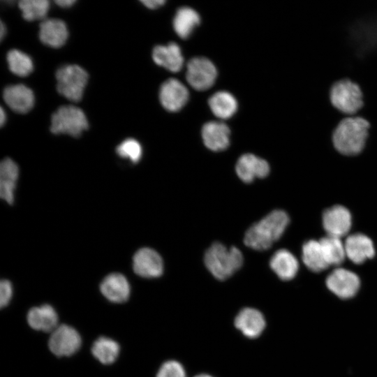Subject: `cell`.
<instances>
[{
    "mask_svg": "<svg viewBox=\"0 0 377 377\" xmlns=\"http://www.w3.org/2000/svg\"><path fill=\"white\" fill-rule=\"evenodd\" d=\"M369 128V122L362 117H345L332 133L334 148L344 156H352L360 154L367 145Z\"/></svg>",
    "mask_w": 377,
    "mask_h": 377,
    "instance_id": "obj_1",
    "label": "cell"
},
{
    "mask_svg": "<svg viewBox=\"0 0 377 377\" xmlns=\"http://www.w3.org/2000/svg\"><path fill=\"white\" fill-rule=\"evenodd\" d=\"M288 223L286 212L274 210L247 230L244 242L254 250H267L281 237Z\"/></svg>",
    "mask_w": 377,
    "mask_h": 377,
    "instance_id": "obj_2",
    "label": "cell"
},
{
    "mask_svg": "<svg viewBox=\"0 0 377 377\" xmlns=\"http://www.w3.org/2000/svg\"><path fill=\"white\" fill-rule=\"evenodd\" d=\"M205 264L210 273L219 280H226L242 267L244 258L235 246L227 248L214 242L205 252Z\"/></svg>",
    "mask_w": 377,
    "mask_h": 377,
    "instance_id": "obj_3",
    "label": "cell"
},
{
    "mask_svg": "<svg viewBox=\"0 0 377 377\" xmlns=\"http://www.w3.org/2000/svg\"><path fill=\"white\" fill-rule=\"evenodd\" d=\"M332 106L345 116H355L364 105V96L360 87L348 79H340L330 89Z\"/></svg>",
    "mask_w": 377,
    "mask_h": 377,
    "instance_id": "obj_4",
    "label": "cell"
},
{
    "mask_svg": "<svg viewBox=\"0 0 377 377\" xmlns=\"http://www.w3.org/2000/svg\"><path fill=\"white\" fill-rule=\"evenodd\" d=\"M88 128L84 112L74 105L59 107L52 115L50 131L54 134H67L79 137Z\"/></svg>",
    "mask_w": 377,
    "mask_h": 377,
    "instance_id": "obj_5",
    "label": "cell"
},
{
    "mask_svg": "<svg viewBox=\"0 0 377 377\" xmlns=\"http://www.w3.org/2000/svg\"><path fill=\"white\" fill-rule=\"evenodd\" d=\"M56 79L61 96L73 102L80 101L88 80L85 70L75 64L64 65L57 71Z\"/></svg>",
    "mask_w": 377,
    "mask_h": 377,
    "instance_id": "obj_6",
    "label": "cell"
},
{
    "mask_svg": "<svg viewBox=\"0 0 377 377\" xmlns=\"http://www.w3.org/2000/svg\"><path fill=\"white\" fill-rule=\"evenodd\" d=\"M217 77L214 64L206 57H196L186 65V79L195 89L204 91L210 88Z\"/></svg>",
    "mask_w": 377,
    "mask_h": 377,
    "instance_id": "obj_7",
    "label": "cell"
},
{
    "mask_svg": "<svg viewBox=\"0 0 377 377\" xmlns=\"http://www.w3.org/2000/svg\"><path fill=\"white\" fill-rule=\"evenodd\" d=\"M81 342V337L74 328L61 325L51 332L48 346L57 356H69L78 350Z\"/></svg>",
    "mask_w": 377,
    "mask_h": 377,
    "instance_id": "obj_8",
    "label": "cell"
},
{
    "mask_svg": "<svg viewBox=\"0 0 377 377\" xmlns=\"http://www.w3.org/2000/svg\"><path fill=\"white\" fill-rule=\"evenodd\" d=\"M326 286L339 298L349 299L357 293L360 281L354 272L344 268H337L327 277Z\"/></svg>",
    "mask_w": 377,
    "mask_h": 377,
    "instance_id": "obj_9",
    "label": "cell"
},
{
    "mask_svg": "<svg viewBox=\"0 0 377 377\" xmlns=\"http://www.w3.org/2000/svg\"><path fill=\"white\" fill-rule=\"evenodd\" d=\"M133 271L144 278H156L163 274V263L161 256L154 249L142 248L133 258Z\"/></svg>",
    "mask_w": 377,
    "mask_h": 377,
    "instance_id": "obj_10",
    "label": "cell"
},
{
    "mask_svg": "<svg viewBox=\"0 0 377 377\" xmlns=\"http://www.w3.org/2000/svg\"><path fill=\"white\" fill-rule=\"evenodd\" d=\"M189 93L186 86L175 78L165 80L161 86L159 99L167 110L177 112L182 109L188 100Z\"/></svg>",
    "mask_w": 377,
    "mask_h": 377,
    "instance_id": "obj_11",
    "label": "cell"
},
{
    "mask_svg": "<svg viewBox=\"0 0 377 377\" xmlns=\"http://www.w3.org/2000/svg\"><path fill=\"white\" fill-rule=\"evenodd\" d=\"M351 224V214L343 206H333L323 213V225L327 235L341 238L349 232Z\"/></svg>",
    "mask_w": 377,
    "mask_h": 377,
    "instance_id": "obj_12",
    "label": "cell"
},
{
    "mask_svg": "<svg viewBox=\"0 0 377 377\" xmlns=\"http://www.w3.org/2000/svg\"><path fill=\"white\" fill-rule=\"evenodd\" d=\"M236 172L244 183H251L256 178H264L269 172L268 163L252 154L241 156L236 164Z\"/></svg>",
    "mask_w": 377,
    "mask_h": 377,
    "instance_id": "obj_13",
    "label": "cell"
},
{
    "mask_svg": "<svg viewBox=\"0 0 377 377\" xmlns=\"http://www.w3.org/2000/svg\"><path fill=\"white\" fill-rule=\"evenodd\" d=\"M3 98L12 110L21 114L28 112L34 103L33 91L22 84L7 86L3 89Z\"/></svg>",
    "mask_w": 377,
    "mask_h": 377,
    "instance_id": "obj_14",
    "label": "cell"
},
{
    "mask_svg": "<svg viewBox=\"0 0 377 377\" xmlns=\"http://www.w3.org/2000/svg\"><path fill=\"white\" fill-rule=\"evenodd\" d=\"M265 324L262 313L250 307L242 309L235 319V327L250 339L259 337L263 332Z\"/></svg>",
    "mask_w": 377,
    "mask_h": 377,
    "instance_id": "obj_15",
    "label": "cell"
},
{
    "mask_svg": "<svg viewBox=\"0 0 377 377\" xmlns=\"http://www.w3.org/2000/svg\"><path fill=\"white\" fill-rule=\"evenodd\" d=\"M230 128L220 121H209L202 128V138L205 145L212 151L225 150L230 145Z\"/></svg>",
    "mask_w": 377,
    "mask_h": 377,
    "instance_id": "obj_16",
    "label": "cell"
},
{
    "mask_svg": "<svg viewBox=\"0 0 377 377\" xmlns=\"http://www.w3.org/2000/svg\"><path fill=\"white\" fill-rule=\"evenodd\" d=\"M346 256L354 263L361 264L375 255L374 244L365 235L348 236L344 244Z\"/></svg>",
    "mask_w": 377,
    "mask_h": 377,
    "instance_id": "obj_17",
    "label": "cell"
},
{
    "mask_svg": "<svg viewBox=\"0 0 377 377\" xmlns=\"http://www.w3.org/2000/svg\"><path fill=\"white\" fill-rule=\"evenodd\" d=\"M100 289L108 300L115 303L126 302L130 295V285L126 278L119 273H112L102 281Z\"/></svg>",
    "mask_w": 377,
    "mask_h": 377,
    "instance_id": "obj_18",
    "label": "cell"
},
{
    "mask_svg": "<svg viewBox=\"0 0 377 377\" xmlns=\"http://www.w3.org/2000/svg\"><path fill=\"white\" fill-rule=\"evenodd\" d=\"M154 62L172 72L179 71L184 65V57L179 46L174 43L166 45H156L153 49Z\"/></svg>",
    "mask_w": 377,
    "mask_h": 377,
    "instance_id": "obj_19",
    "label": "cell"
},
{
    "mask_svg": "<svg viewBox=\"0 0 377 377\" xmlns=\"http://www.w3.org/2000/svg\"><path fill=\"white\" fill-rule=\"evenodd\" d=\"M68 29L61 20L51 18L43 20L40 24V41L52 47H59L66 41Z\"/></svg>",
    "mask_w": 377,
    "mask_h": 377,
    "instance_id": "obj_20",
    "label": "cell"
},
{
    "mask_svg": "<svg viewBox=\"0 0 377 377\" xmlns=\"http://www.w3.org/2000/svg\"><path fill=\"white\" fill-rule=\"evenodd\" d=\"M27 322L34 330L52 332L58 327V316L52 306L43 304L29 311Z\"/></svg>",
    "mask_w": 377,
    "mask_h": 377,
    "instance_id": "obj_21",
    "label": "cell"
},
{
    "mask_svg": "<svg viewBox=\"0 0 377 377\" xmlns=\"http://www.w3.org/2000/svg\"><path fill=\"white\" fill-rule=\"evenodd\" d=\"M19 175L17 165L10 158H4L0 164V196L9 205L14 202V192Z\"/></svg>",
    "mask_w": 377,
    "mask_h": 377,
    "instance_id": "obj_22",
    "label": "cell"
},
{
    "mask_svg": "<svg viewBox=\"0 0 377 377\" xmlns=\"http://www.w3.org/2000/svg\"><path fill=\"white\" fill-rule=\"evenodd\" d=\"M269 265L274 273L283 281L293 279L299 268L296 258L286 249L276 251L272 256Z\"/></svg>",
    "mask_w": 377,
    "mask_h": 377,
    "instance_id": "obj_23",
    "label": "cell"
},
{
    "mask_svg": "<svg viewBox=\"0 0 377 377\" xmlns=\"http://www.w3.org/2000/svg\"><path fill=\"white\" fill-rule=\"evenodd\" d=\"M198 13L187 6L179 8L173 19V27L176 34L182 38H187L193 29L200 24Z\"/></svg>",
    "mask_w": 377,
    "mask_h": 377,
    "instance_id": "obj_24",
    "label": "cell"
},
{
    "mask_svg": "<svg viewBox=\"0 0 377 377\" xmlns=\"http://www.w3.org/2000/svg\"><path fill=\"white\" fill-rule=\"evenodd\" d=\"M212 112L221 119H228L237 111V102L229 92L220 91L214 94L208 101Z\"/></svg>",
    "mask_w": 377,
    "mask_h": 377,
    "instance_id": "obj_25",
    "label": "cell"
},
{
    "mask_svg": "<svg viewBox=\"0 0 377 377\" xmlns=\"http://www.w3.org/2000/svg\"><path fill=\"white\" fill-rule=\"evenodd\" d=\"M302 260L304 265L315 272H321L329 267L320 241L311 239L304 244Z\"/></svg>",
    "mask_w": 377,
    "mask_h": 377,
    "instance_id": "obj_26",
    "label": "cell"
},
{
    "mask_svg": "<svg viewBox=\"0 0 377 377\" xmlns=\"http://www.w3.org/2000/svg\"><path fill=\"white\" fill-rule=\"evenodd\" d=\"M93 355L102 364L113 363L118 357L119 346L112 339L101 337L96 339L91 348Z\"/></svg>",
    "mask_w": 377,
    "mask_h": 377,
    "instance_id": "obj_27",
    "label": "cell"
},
{
    "mask_svg": "<svg viewBox=\"0 0 377 377\" xmlns=\"http://www.w3.org/2000/svg\"><path fill=\"white\" fill-rule=\"evenodd\" d=\"M319 241L329 266L342 263L346 254L345 246L340 238L327 235Z\"/></svg>",
    "mask_w": 377,
    "mask_h": 377,
    "instance_id": "obj_28",
    "label": "cell"
},
{
    "mask_svg": "<svg viewBox=\"0 0 377 377\" xmlns=\"http://www.w3.org/2000/svg\"><path fill=\"white\" fill-rule=\"evenodd\" d=\"M6 59L10 71L16 75L24 77L33 71L31 59L19 50L13 49L8 51Z\"/></svg>",
    "mask_w": 377,
    "mask_h": 377,
    "instance_id": "obj_29",
    "label": "cell"
},
{
    "mask_svg": "<svg viewBox=\"0 0 377 377\" xmlns=\"http://www.w3.org/2000/svg\"><path fill=\"white\" fill-rule=\"evenodd\" d=\"M22 17L27 21L40 20L45 17L50 6L47 0H21L18 3Z\"/></svg>",
    "mask_w": 377,
    "mask_h": 377,
    "instance_id": "obj_30",
    "label": "cell"
},
{
    "mask_svg": "<svg viewBox=\"0 0 377 377\" xmlns=\"http://www.w3.org/2000/svg\"><path fill=\"white\" fill-rule=\"evenodd\" d=\"M116 152L120 157L128 158L132 163H136L142 157V149L138 141L128 138L117 147Z\"/></svg>",
    "mask_w": 377,
    "mask_h": 377,
    "instance_id": "obj_31",
    "label": "cell"
},
{
    "mask_svg": "<svg viewBox=\"0 0 377 377\" xmlns=\"http://www.w3.org/2000/svg\"><path fill=\"white\" fill-rule=\"evenodd\" d=\"M156 377H186V376L181 363L175 360H169L161 366Z\"/></svg>",
    "mask_w": 377,
    "mask_h": 377,
    "instance_id": "obj_32",
    "label": "cell"
},
{
    "mask_svg": "<svg viewBox=\"0 0 377 377\" xmlns=\"http://www.w3.org/2000/svg\"><path fill=\"white\" fill-rule=\"evenodd\" d=\"M13 295L11 283L7 279H2L0 283V306L4 307L8 305Z\"/></svg>",
    "mask_w": 377,
    "mask_h": 377,
    "instance_id": "obj_33",
    "label": "cell"
},
{
    "mask_svg": "<svg viewBox=\"0 0 377 377\" xmlns=\"http://www.w3.org/2000/svg\"><path fill=\"white\" fill-rule=\"evenodd\" d=\"M141 2L147 8L150 9H155L161 6L165 3V0H142Z\"/></svg>",
    "mask_w": 377,
    "mask_h": 377,
    "instance_id": "obj_34",
    "label": "cell"
},
{
    "mask_svg": "<svg viewBox=\"0 0 377 377\" xmlns=\"http://www.w3.org/2000/svg\"><path fill=\"white\" fill-rule=\"evenodd\" d=\"M54 2L60 7L66 8L72 6L75 2V0H57Z\"/></svg>",
    "mask_w": 377,
    "mask_h": 377,
    "instance_id": "obj_35",
    "label": "cell"
},
{
    "mask_svg": "<svg viewBox=\"0 0 377 377\" xmlns=\"http://www.w3.org/2000/svg\"><path fill=\"white\" fill-rule=\"evenodd\" d=\"M6 114L4 112V110L3 109L2 107H1V109H0V125L1 126H3V125L4 124L5 121H6Z\"/></svg>",
    "mask_w": 377,
    "mask_h": 377,
    "instance_id": "obj_36",
    "label": "cell"
},
{
    "mask_svg": "<svg viewBox=\"0 0 377 377\" xmlns=\"http://www.w3.org/2000/svg\"><path fill=\"white\" fill-rule=\"evenodd\" d=\"M6 34V28L3 24L2 22H1V26H0V38L1 40L3 39L4 34Z\"/></svg>",
    "mask_w": 377,
    "mask_h": 377,
    "instance_id": "obj_37",
    "label": "cell"
},
{
    "mask_svg": "<svg viewBox=\"0 0 377 377\" xmlns=\"http://www.w3.org/2000/svg\"><path fill=\"white\" fill-rule=\"evenodd\" d=\"M194 377H213L211 375H209V374H198Z\"/></svg>",
    "mask_w": 377,
    "mask_h": 377,
    "instance_id": "obj_38",
    "label": "cell"
},
{
    "mask_svg": "<svg viewBox=\"0 0 377 377\" xmlns=\"http://www.w3.org/2000/svg\"><path fill=\"white\" fill-rule=\"evenodd\" d=\"M369 9H370V6H369ZM370 12H371V10H370ZM371 17H372V15H371ZM372 19H373V17H372ZM373 20H374V19H373ZM374 24H375V22H374ZM375 25H376V24H375ZM376 28H377V27H376Z\"/></svg>",
    "mask_w": 377,
    "mask_h": 377,
    "instance_id": "obj_39",
    "label": "cell"
},
{
    "mask_svg": "<svg viewBox=\"0 0 377 377\" xmlns=\"http://www.w3.org/2000/svg\"><path fill=\"white\" fill-rule=\"evenodd\" d=\"M373 10H374V6H373ZM374 15H375V13H374ZM375 18H376V16H375ZM376 22H377V20H376Z\"/></svg>",
    "mask_w": 377,
    "mask_h": 377,
    "instance_id": "obj_40",
    "label": "cell"
}]
</instances>
